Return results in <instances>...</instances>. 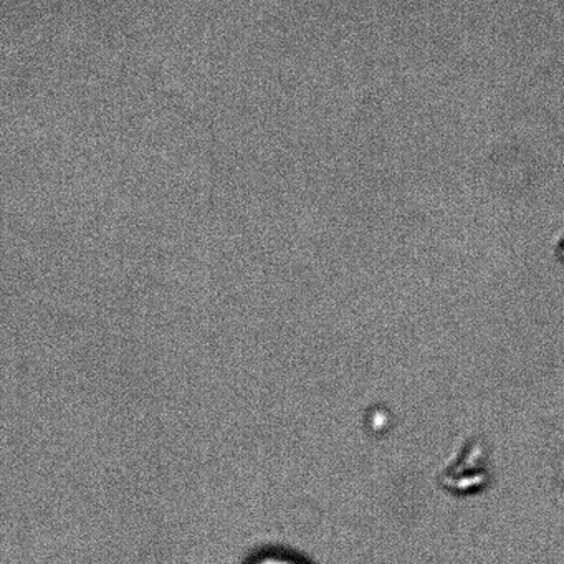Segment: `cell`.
Listing matches in <instances>:
<instances>
[{
	"mask_svg": "<svg viewBox=\"0 0 564 564\" xmlns=\"http://www.w3.org/2000/svg\"><path fill=\"white\" fill-rule=\"evenodd\" d=\"M556 257H557V260H561V262L564 263V237H561V239L557 240Z\"/></svg>",
	"mask_w": 564,
	"mask_h": 564,
	"instance_id": "obj_1",
	"label": "cell"
},
{
	"mask_svg": "<svg viewBox=\"0 0 564 564\" xmlns=\"http://www.w3.org/2000/svg\"><path fill=\"white\" fill-rule=\"evenodd\" d=\"M257 564H293L289 563V561H282V560H263L262 563Z\"/></svg>",
	"mask_w": 564,
	"mask_h": 564,
	"instance_id": "obj_2",
	"label": "cell"
}]
</instances>
